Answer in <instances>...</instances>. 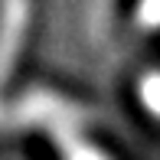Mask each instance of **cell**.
<instances>
[{"label": "cell", "instance_id": "4", "mask_svg": "<svg viewBox=\"0 0 160 160\" xmlns=\"http://www.w3.org/2000/svg\"><path fill=\"white\" fill-rule=\"evenodd\" d=\"M137 95H141L144 108H147L154 118H160V72H147V75H141Z\"/></svg>", "mask_w": 160, "mask_h": 160}, {"label": "cell", "instance_id": "5", "mask_svg": "<svg viewBox=\"0 0 160 160\" xmlns=\"http://www.w3.org/2000/svg\"><path fill=\"white\" fill-rule=\"evenodd\" d=\"M137 23L144 30H160V0H141L137 3Z\"/></svg>", "mask_w": 160, "mask_h": 160}, {"label": "cell", "instance_id": "6", "mask_svg": "<svg viewBox=\"0 0 160 160\" xmlns=\"http://www.w3.org/2000/svg\"><path fill=\"white\" fill-rule=\"evenodd\" d=\"M7 128H10V108L0 105V131H7Z\"/></svg>", "mask_w": 160, "mask_h": 160}, {"label": "cell", "instance_id": "1", "mask_svg": "<svg viewBox=\"0 0 160 160\" xmlns=\"http://www.w3.org/2000/svg\"><path fill=\"white\" fill-rule=\"evenodd\" d=\"M85 124H88V111L78 101L56 95L49 88H30L10 105V128L20 131L39 128L52 137H65V134H82Z\"/></svg>", "mask_w": 160, "mask_h": 160}, {"label": "cell", "instance_id": "3", "mask_svg": "<svg viewBox=\"0 0 160 160\" xmlns=\"http://www.w3.org/2000/svg\"><path fill=\"white\" fill-rule=\"evenodd\" d=\"M62 150V160H111L108 154H101L95 144L82 141V134H65V137H56Z\"/></svg>", "mask_w": 160, "mask_h": 160}, {"label": "cell", "instance_id": "2", "mask_svg": "<svg viewBox=\"0 0 160 160\" xmlns=\"http://www.w3.org/2000/svg\"><path fill=\"white\" fill-rule=\"evenodd\" d=\"M30 30V0H0V88L20 59Z\"/></svg>", "mask_w": 160, "mask_h": 160}]
</instances>
